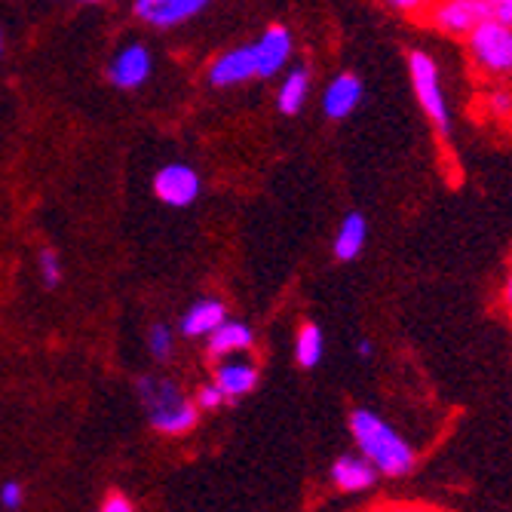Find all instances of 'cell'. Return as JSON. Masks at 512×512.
Listing matches in <instances>:
<instances>
[{
	"label": "cell",
	"mask_w": 512,
	"mask_h": 512,
	"mask_svg": "<svg viewBox=\"0 0 512 512\" xmlns=\"http://www.w3.org/2000/svg\"><path fill=\"white\" fill-rule=\"evenodd\" d=\"M350 433H353L362 457L378 473L396 479V476H408L414 470V463H417L414 448L396 430H390L375 411L356 408L350 414Z\"/></svg>",
	"instance_id": "6da1fadb"
},
{
	"label": "cell",
	"mask_w": 512,
	"mask_h": 512,
	"mask_svg": "<svg viewBox=\"0 0 512 512\" xmlns=\"http://www.w3.org/2000/svg\"><path fill=\"white\" fill-rule=\"evenodd\" d=\"M138 396L148 411V421L163 436H184L197 427L200 408L181 396V390L172 381L160 378H142L138 381Z\"/></svg>",
	"instance_id": "7a4b0ae2"
},
{
	"label": "cell",
	"mask_w": 512,
	"mask_h": 512,
	"mask_svg": "<svg viewBox=\"0 0 512 512\" xmlns=\"http://www.w3.org/2000/svg\"><path fill=\"white\" fill-rule=\"evenodd\" d=\"M408 77H411V86H414V96H417L421 111L430 117V123L436 126L439 135H448L451 132V111H448V99H445L436 59L424 50H411L408 53Z\"/></svg>",
	"instance_id": "3957f363"
},
{
	"label": "cell",
	"mask_w": 512,
	"mask_h": 512,
	"mask_svg": "<svg viewBox=\"0 0 512 512\" xmlns=\"http://www.w3.org/2000/svg\"><path fill=\"white\" fill-rule=\"evenodd\" d=\"M463 40H467L470 62L485 77L506 80L512 74V28H503L494 19H485Z\"/></svg>",
	"instance_id": "277c9868"
},
{
	"label": "cell",
	"mask_w": 512,
	"mask_h": 512,
	"mask_svg": "<svg viewBox=\"0 0 512 512\" xmlns=\"http://www.w3.org/2000/svg\"><path fill=\"white\" fill-rule=\"evenodd\" d=\"M421 19L439 34L467 37L479 22L488 19V0H430Z\"/></svg>",
	"instance_id": "5b68a950"
},
{
	"label": "cell",
	"mask_w": 512,
	"mask_h": 512,
	"mask_svg": "<svg viewBox=\"0 0 512 512\" xmlns=\"http://www.w3.org/2000/svg\"><path fill=\"white\" fill-rule=\"evenodd\" d=\"M200 191H203V181L197 169L184 163H169L154 175V194L166 206H175V209L191 206L200 197Z\"/></svg>",
	"instance_id": "8992f818"
},
{
	"label": "cell",
	"mask_w": 512,
	"mask_h": 512,
	"mask_svg": "<svg viewBox=\"0 0 512 512\" xmlns=\"http://www.w3.org/2000/svg\"><path fill=\"white\" fill-rule=\"evenodd\" d=\"M209 0H135V16L154 28H175L206 10Z\"/></svg>",
	"instance_id": "52a82bcc"
},
{
	"label": "cell",
	"mask_w": 512,
	"mask_h": 512,
	"mask_svg": "<svg viewBox=\"0 0 512 512\" xmlns=\"http://www.w3.org/2000/svg\"><path fill=\"white\" fill-rule=\"evenodd\" d=\"M151 68H154V62H151V53L145 50V46L142 43H129L114 56V62L108 68V77L120 89H138V86L148 83Z\"/></svg>",
	"instance_id": "ba28073f"
},
{
	"label": "cell",
	"mask_w": 512,
	"mask_h": 512,
	"mask_svg": "<svg viewBox=\"0 0 512 512\" xmlns=\"http://www.w3.org/2000/svg\"><path fill=\"white\" fill-rule=\"evenodd\" d=\"M255 53V74L258 77H273L283 71V65L292 56V34L283 25H270L261 40L252 46Z\"/></svg>",
	"instance_id": "9c48e42d"
},
{
	"label": "cell",
	"mask_w": 512,
	"mask_h": 512,
	"mask_svg": "<svg viewBox=\"0 0 512 512\" xmlns=\"http://www.w3.org/2000/svg\"><path fill=\"white\" fill-rule=\"evenodd\" d=\"M359 102H362V80L353 71H344L329 83V89H325L322 114L329 120H344L359 108Z\"/></svg>",
	"instance_id": "30bf717a"
},
{
	"label": "cell",
	"mask_w": 512,
	"mask_h": 512,
	"mask_svg": "<svg viewBox=\"0 0 512 512\" xmlns=\"http://www.w3.org/2000/svg\"><path fill=\"white\" fill-rule=\"evenodd\" d=\"M215 387L224 393V399L246 396L258 387V365L249 359H227L215 368Z\"/></svg>",
	"instance_id": "8fae6325"
},
{
	"label": "cell",
	"mask_w": 512,
	"mask_h": 512,
	"mask_svg": "<svg viewBox=\"0 0 512 512\" xmlns=\"http://www.w3.org/2000/svg\"><path fill=\"white\" fill-rule=\"evenodd\" d=\"M255 77V53L252 46H240V50H230L218 56L209 68V83L212 86H234Z\"/></svg>",
	"instance_id": "7c38bea8"
},
{
	"label": "cell",
	"mask_w": 512,
	"mask_h": 512,
	"mask_svg": "<svg viewBox=\"0 0 512 512\" xmlns=\"http://www.w3.org/2000/svg\"><path fill=\"white\" fill-rule=\"evenodd\" d=\"M332 482L341 488V491H365L378 482V470L371 467L365 457H353V454H344L332 463Z\"/></svg>",
	"instance_id": "4fadbf2b"
},
{
	"label": "cell",
	"mask_w": 512,
	"mask_h": 512,
	"mask_svg": "<svg viewBox=\"0 0 512 512\" xmlns=\"http://www.w3.org/2000/svg\"><path fill=\"white\" fill-rule=\"evenodd\" d=\"M252 344H255V335H252L249 325H243V322H230V319H224L215 332H209V353L218 356V359L246 353Z\"/></svg>",
	"instance_id": "5bb4252c"
},
{
	"label": "cell",
	"mask_w": 512,
	"mask_h": 512,
	"mask_svg": "<svg viewBox=\"0 0 512 512\" xmlns=\"http://www.w3.org/2000/svg\"><path fill=\"white\" fill-rule=\"evenodd\" d=\"M224 319H227L224 304L215 301V298H203V301H197L188 313H184V319H181V332L188 335V338H203V335L215 332Z\"/></svg>",
	"instance_id": "9a60e30c"
},
{
	"label": "cell",
	"mask_w": 512,
	"mask_h": 512,
	"mask_svg": "<svg viewBox=\"0 0 512 512\" xmlns=\"http://www.w3.org/2000/svg\"><path fill=\"white\" fill-rule=\"evenodd\" d=\"M368 240V221L362 212H350L344 215L341 227H338V237H335V258L338 261H353L362 255Z\"/></svg>",
	"instance_id": "2e32d148"
},
{
	"label": "cell",
	"mask_w": 512,
	"mask_h": 512,
	"mask_svg": "<svg viewBox=\"0 0 512 512\" xmlns=\"http://www.w3.org/2000/svg\"><path fill=\"white\" fill-rule=\"evenodd\" d=\"M307 96H310V71H307V68H295V71L283 80V86H279L276 105H279V111H283L286 117H295V114L304 108Z\"/></svg>",
	"instance_id": "e0dca14e"
},
{
	"label": "cell",
	"mask_w": 512,
	"mask_h": 512,
	"mask_svg": "<svg viewBox=\"0 0 512 512\" xmlns=\"http://www.w3.org/2000/svg\"><path fill=\"white\" fill-rule=\"evenodd\" d=\"M322 350H325L322 329H319L316 322H304L298 338H295V359H298V365L301 368H313L322 359Z\"/></svg>",
	"instance_id": "ac0fdd59"
},
{
	"label": "cell",
	"mask_w": 512,
	"mask_h": 512,
	"mask_svg": "<svg viewBox=\"0 0 512 512\" xmlns=\"http://www.w3.org/2000/svg\"><path fill=\"white\" fill-rule=\"evenodd\" d=\"M37 264H40V273H43V283L50 286V289H56V286H59V279H62L59 255H56L53 249H43L40 258H37Z\"/></svg>",
	"instance_id": "d6986e66"
},
{
	"label": "cell",
	"mask_w": 512,
	"mask_h": 512,
	"mask_svg": "<svg viewBox=\"0 0 512 512\" xmlns=\"http://www.w3.org/2000/svg\"><path fill=\"white\" fill-rule=\"evenodd\" d=\"M148 347H151V356L154 359H169V350H172V332H169V325H154L151 335H148Z\"/></svg>",
	"instance_id": "ffe728a7"
},
{
	"label": "cell",
	"mask_w": 512,
	"mask_h": 512,
	"mask_svg": "<svg viewBox=\"0 0 512 512\" xmlns=\"http://www.w3.org/2000/svg\"><path fill=\"white\" fill-rule=\"evenodd\" d=\"M488 108H491L494 117L509 120L512 117V92L509 89H494L491 96H488Z\"/></svg>",
	"instance_id": "44dd1931"
},
{
	"label": "cell",
	"mask_w": 512,
	"mask_h": 512,
	"mask_svg": "<svg viewBox=\"0 0 512 512\" xmlns=\"http://www.w3.org/2000/svg\"><path fill=\"white\" fill-rule=\"evenodd\" d=\"M488 19L503 28H512V0H488Z\"/></svg>",
	"instance_id": "7402d4cb"
},
{
	"label": "cell",
	"mask_w": 512,
	"mask_h": 512,
	"mask_svg": "<svg viewBox=\"0 0 512 512\" xmlns=\"http://www.w3.org/2000/svg\"><path fill=\"white\" fill-rule=\"evenodd\" d=\"M221 402H224V393H221L215 384H209V387H203V390L197 393V408H200V411H215Z\"/></svg>",
	"instance_id": "603a6c76"
},
{
	"label": "cell",
	"mask_w": 512,
	"mask_h": 512,
	"mask_svg": "<svg viewBox=\"0 0 512 512\" xmlns=\"http://www.w3.org/2000/svg\"><path fill=\"white\" fill-rule=\"evenodd\" d=\"M387 4H390L396 13H405V16H417V19H421L430 0H387Z\"/></svg>",
	"instance_id": "cb8c5ba5"
},
{
	"label": "cell",
	"mask_w": 512,
	"mask_h": 512,
	"mask_svg": "<svg viewBox=\"0 0 512 512\" xmlns=\"http://www.w3.org/2000/svg\"><path fill=\"white\" fill-rule=\"evenodd\" d=\"M22 485L19 482H4V488H0V503H4V509H19L22 506Z\"/></svg>",
	"instance_id": "d4e9b609"
},
{
	"label": "cell",
	"mask_w": 512,
	"mask_h": 512,
	"mask_svg": "<svg viewBox=\"0 0 512 512\" xmlns=\"http://www.w3.org/2000/svg\"><path fill=\"white\" fill-rule=\"evenodd\" d=\"M99 512H135V506L126 500V494L111 491V494L105 497V503H102V509H99Z\"/></svg>",
	"instance_id": "484cf974"
},
{
	"label": "cell",
	"mask_w": 512,
	"mask_h": 512,
	"mask_svg": "<svg viewBox=\"0 0 512 512\" xmlns=\"http://www.w3.org/2000/svg\"><path fill=\"white\" fill-rule=\"evenodd\" d=\"M375 512H439V509L417 506V503H399V506H384V509H375Z\"/></svg>",
	"instance_id": "4316f807"
},
{
	"label": "cell",
	"mask_w": 512,
	"mask_h": 512,
	"mask_svg": "<svg viewBox=\"0 0 512 512\" xmlns=\"http://www.w3.org/2000/svg\"><path fill=\"white\" fill-rule=\"evenodd\" d=\"M503 304H506V310L512 313V273H509V279H506V289H503Z\"/></svg>",
	"instance_id": "83f0119b"
},
{
	"label": "cell",
	"mask_w": 512,
	"mask_h": 512,
	"mask_svg": "<svg viewBox=\"0 0 512 512\" xmlns=\"http://www.w3.org/2000/svg\"><path fill=\"white\" fill-rule=\"evenodd\" d=\"M356 353H359L362 359H368L371 353H375V347H371V341H359V347H356Z\"/></svg>",
	"instance_id": "f1b7e54d"
},
{
	"label": "cell",
	"mask_w": 512,
	"mask_h": 512,
	"mask_svg": "<svg viewBox=\"0 0 512 512\" xmlns=\"http://www.w3.org/2000/svg\"><path fill=\"white\" fill-rule=\"evenodd\" d=\"M83 4H102V0H83Z\"/></svg>",
	"instance_id": "f546056e"
},
{
	"label": "cell",
	"mask_w": 512,
	"mask_h": 512,
	"mask_svg": "<svg viewBox=\"0 0 512 512\" xmlns=\"http://www.w3.org/2000/svg\"><path fill=\"white\" fill-rule=\"evenodd\" d=\"M0 50H4V37H0Z\"/></svg>",
	"instance_id": "4dcf8cb0"
}]
</instances>
